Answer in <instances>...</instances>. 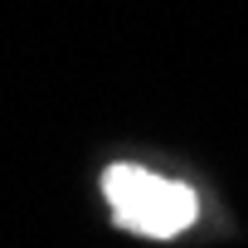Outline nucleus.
<instances>
[{
  "label": "nucleus",
  "instance_id": "obj_1",
  "mask_svg": "<svg viewBox=\"0 0 248 248\" xmlns=\"http://www.w3.org/2000/svg\"><path fill=\"white\" fill-rule=\"evenodd\" d=\"M102 195L112 204V219L146 238H175L200 219V195L180 180H166L141 166H107Z\"/></svg>",
  "mask_w": 248,
  "mask_h": 248
}]
</instances>
